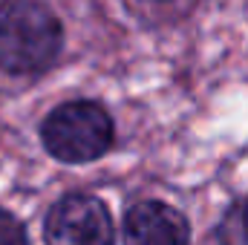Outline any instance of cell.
<instances>
[{
    "mask_svg": "<svg viewBox=\"0 0 248 245\" xmlns=\"http://www.w3.org/2000/svg\"><path fill=\"white\" fill-rule=\"evenodd\" d=\"M225 222H231L237 228V231H231V243H248V199L231 211V216Z\"/></svg>",
    "mask_w": 248,
    "mask_h": 245,
    "instance_id": "8992f818",
    "label": "cell"
},
{
    "mask_svg": "<svg viewBox=\"0 0 248 245\" xmlns=\"http://www.w3.org/2000/svg\"><path fill=\"white\" fill-rule=\"evenodd\" d=\"M26 240H29V234H26L23 222L15 214L0 208V245H23Z\"/></svg>",
    "mask_w": 248,
    "mask_h": 245,
    "instance_id": "5b68a950",
    "label": "cell"
},
{
    "mask_svg": "<svg viewBox=\"0 0 248 245\" xmlns=\"http://www.w3.org/2000/svg\"><path fill=\"white\" fill-rule=\"evenodd\" d=\"M63 49L61 17L44 0L0 3V72L38 75L58 61Z\"/></svg>",
    "mask_w": 248,
    "mask_h": 245,
    "instance_id": "6da1fadb",
    "label": "cell"
},
{
    "mask_svg": "<svg viewBox=\"0 0 248 245\" xmlns=\"http://www.w3.org/2000/svg\"><path fill=\"white\" fill-rule=\"evenodd\" d=\"M122 237L127 243H168L179 245L190 240V225L185 214L168 202L144 199L127 208Z\"/></svg>",
    "mask_w": 248,
    "mask_h": 245,
    "instance_id": "277c9868",
    "label": "cell"
},
{
    "mask_svg": "<svg viewBox=\"0 0 248 245\" xmlns=\"http://www.w3.org/2000/svg\"><path fill=\"white\" fill-rule=\"evenodd\" d=\"M159 3H165V0H159Z\"/></svg>",
    "mask_w": 248,
    "mask_h": 245,
    "instance_id": "52a82bcc",
    "label": "cell"
},
{
    "mask_svg": "<svg viewBox=\"0 0 248 245\" xmlns=\"http://www.w3.org/2000/svg\"><path fill=\"white\" fill-rule=\"evenodd\" d=\"M41 141L46 153L63 165H90L110 153L116 141V124L98 101H66L44 119Z\"/></svg>",
    "mask_w": 248,
    "mask_h": 245,
    "instance_id": "7a4b0ae2",
    "label": "cell"
},
{
    "mask_svg": "<svg viewBox=\"0 0 248 245\" xmlns=\"http://www.w3.org/2000/svg\"><path fill=\"white\" fill-rule=\"evenodd\" d=\"M44 240L52 245H107L116 240L110 208L93 193H66L44 219Z\"/></svg>",
    "mask_w": 248,
    "mask_h": 245,
    "instance_id": "3957f363",
    "label": "cell"
}]
</instances>
